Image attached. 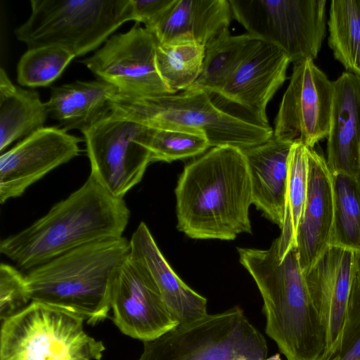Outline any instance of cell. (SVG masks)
<instances>
[{"label":"cell","mask_w":360,"mask_h":360,"mask_svg":"<svg viewBox=\"0 0 360 360\" xmlns=\"http://www.w3.org/2000/svg\"><path fill=\"white\" fill-rule=\"evenodd\" d=\"M112 321L124 335L146 342L179 324L156 289L128 258L113 282Z\"/></svg>","instance_id":"15"},{"label":"cell","mask_w":360,"mask_h":360,"mask_svg":"<svg viewBox=\"0 0 360 360\" xmlns=\"http://www.w3.org/2000/svg\"><path fill=\"white\" fill-rule=\"evenodd\" d=\"M174 0H131L134 21L143 23L147 29L163 16Z\"/></svg>","instance_id":"33"},{"label":"cell","mask_w":360,"mask_h":360,"mask_svg":"<svg viewBox=\"0 0 360 360\" xmlns=\"http://www.w3.org/2000/svg\"><path fill=\"white\" fill-rule=\"evenodd\" d=\"M82 141L63 128L44 127L2 153L1 203L20 196L49 172L78 156Z\"/></svg>","instance_id":"13"},{"label":"cell","mask_w":360,"mask_h":360,"mask_svg":"<svg viewBox=\"0 0 360 360\" xmlns=\"http://www.w3.org/2000/svg\"><path fill=\"white\" fill-rule=\"evenodd\" d=\"M255 38L250 34L231 35L223 30L205 46L201 72L187 89L217 94L250 49Z\"/></svg>","instance_id":"24"},{"label":"cell","mask_w":360,"mask_h":360,"mask_svg":"<svg viewBox=\"0 0 360 360\" xmlns=\"http://www.w3.org/2000/svg\"><path fill=\"white\" fill-rule=\"evenodd\" d=\"M150 127L106 112L82 131L91 175L110 194L123 198L151 162Z\"/></svg>","instance_id":"10"},{"label":"cell","mask_w":360,"mask_h":360,"mask_svg":"<svg viewBox=\"0 0 360 360\" xmlns=\"http://www.w3.org/2000/svg\"><path fill=\"white\" fill-rule=\"evenodd\" d=\"M252 37L282 50L291 63L317 57L326 35L325 0H229Z\"/></svg>","instance_id":"9"},{"label":"cell","mask_w":360,"mask_h":360,"mask_svg":"<svg viewBox=\"0 0 360 360\" xmlns=\"http://www.w3.org/2000/svg\"><path fill=\"white\" fill-rule=\"evenodd\" d=\"M129 241V259L156 289L179 323L208 314L207 299L191 289L174 271L144 222L139 224Z\"/></svg>","instance_id":"17"},{"label":"cell","mask_w":360,"mask_h":360,"mask_svg":"<svg viewBox=\"0 0 360 360\" xmlns=\"http://www.w3.org/2000/svg\"><path fill=\"white\" fill-rule=\"evenodd\" d=\"M290 63L279 48L255 39L245 57L217 95L245 110L250 119L269 126L266 107L285 82Z\"/></svg>","instance_id":"14"},{"label":"cell","mask_w":360,"mask_h":360,"mask_svg":"<svg viewBox=\"0 0 360 360\" xmlns=\"http://www.w3.org/2000/svg\"><path fill=\"white\" fill-rule=\"evenodd\" d=\"M130 211L91 174L64 200L21 231L1 240L0 252L30 270L74 249L122 237Z\"/></svg>","instance_id":"2"},{"label":"cell","mask_w":360,"mask_h":360,"mask_svg":"<svg viewBox=\"0 0 360 360\" xmlns=\"http://www.w3.org/2000/svg\"><path fill=\"white\" fill-rule=\"evenodd\" d=\"M334 205L330 245L360 250V175L332 174Z\"/></svg>","instance_id":"28"},{"label":"cell","mask_w":360,"mask_h":360,"mask_svg":"<svg viewBox=\"0 0 360 360\" xmlns=\"http://www.w3.org/2000/svg\"><path fill=\"white\" fill-rule=\"evenodd\" d=\"M264 360H282L281 355L278 353H276L270 357H267Z\"/></svg>","instance_id":"34"},{"label":"cell","mask_w":360,"mask_h":360,"mask_svg":"<svg viewBox=\"0 0 360 360\" xmlns=\"http://www.w3.org/2000/svg\"><path fill=\"white\" fill-rule=\"evenodd\" d=\"M278 243L277 238L267 250L238 248L240 262L262 295L265 332L286 360H321L326 348L325 330L297 248L281 260Z\"/></svg>","instance_id":"3"},{"label":"cell","mask_w":360,"mask_h":360,"mask_svg":"<svg viewBox=\"0 0 360 360\" xmlns=\"http://www.w3.org/2000/svg\"><path fill=\"white\" fill-rule=\"evenodd\" d=\"M117 89L101 79L75 81L54 86L46 103L49 115L63 129L89 127L108 110V101Z\"/></svg>","instance_id":"22"},{"label":"cell","mask_w":360,"mask_h":360,"mask_svg":"<svg viewBox=\"0 0 360 360\" xmlns=\"http://www.w3.org/2000/svg\"><path fill=\"white\" fill-rule=\"evenodd\" d=\"M292 143L273 136L243 150L249 167L252 204L281 229L285 216L288 158Z\"/></svg>","instance_id":"20"},{"label":"cell","mask_w":360,"mask_h":360,"mask_svg":"<svg viewBox=\"0 0 360 360\" xmlns=\"http://www.w3.org/2000/svg\"><path fill=\"white\" fill-rule=\"evenodd\" d=\"M158 43L153 32L135 22L127 32L110 36L101 49L80 62L120 94H167L170 92L156 66Z\"/></svg>","instance_id":"11"},{"label":"cell","mask_w":360,"mask_h":360,"mask_svg":"<svg viewBox=\"0 0 360 360\" xmlns=\"http://www.w3.org/2000/svg\"><path fill=\"white\" fill-rule=\"evenodd\" d=\"M290 83L274 121L277 139L300 141L309 148L327 138L334 94L333 81L311 58L292 63Z\"/></svg>","instance_id":"12"},{"label":"cell","mask_w":360,"mask_h":360,"mask_svg":"<svg viewBox=\"0 0 360 360\" xmlns=\"http://www.w3.org/2000/svg\"><path fill=\"white\" fill-rule=\"evenodd\" d=\"M358 266L354 251L330 245L304 274L325 330L326 348L321 359L338 348Z\"/></svg>","instance_id":"16"},{"label":"cell","mask_w":360,"mask_h":360,"mask_svg":"<svg viewBox=\"0 0 360 360\" xmlns=\"http://www.w3.org/2000/svg\"><path fill=\"white\" fill-rule=\"evenodd\" d=\"M49 115L37 91L14 84L0 69V151L44 127Z\"/></svg>","instance_id":"23"},{"label":"cell","mask_w":360,"mask_h":360,"mask_svg":"<svg viewBox=\"0 0 360 360\" xmlns=\"http://www.w3.org/2000/svg\"><path fill=\"white\" fill-rule=\"evenodd\" d=\"M321 360H360V273L354 279L340 340L336 350Z\"/></svg>","instance_id":"31"},{"label":"cell","mask_w":360,"mask_h":360,"mask_svg":"<svg viewBox=\"0 0 360 360\" xmlns=\"http://www.w3.org/2000/svg\"><path fill=\"white\" fill-rule=\"evenodd\" d=\"M355 253H356V259L358 270L360 273V250L358 252H355Z\"/></svg>","instance_id":"35"},{"label":"cell","mask_w":360,"mask_h":360,"mask_svg":"<svg viewBox=\"0 0 360 360\" xmlns=\"http://www.w3.org/2000/svg\"><path fill=\"white\" fill-rule=\"evenodd\" d=\"M264 335L238 306L179 323L143 342L138 360H264Z\"/></svg>","instance_id":"7"},{"label":"cell","mask_w":360,"mask_h":360,"mask_svg":"<svg viewBox=\"0 0 360 360\" xmlns=\"http://www.w3.org/2000/svg\"><path fill=\"white\" fill-rule=\"evenodd\" d=\"M232 17L229 0H174L160 20L148 30L159 43L187 35L205 46L229 29Z\"/></svg>","instance_id":"21"},{"label":"cell","mask_w":360,"mask_h":360,"mask_svg":"<svg viewBox=\"0 0 360 360\" xmlns=\"http://www.w3.org/2000/svg\"><path fill=\"white\" fill-rule=\"evenodd\" d=\"M211 148L200 132L150 127L148 148L150 161L171 162L203 154Z\"/></svg>","instance_id":"30"},{"label":"cell","mask_w":360,"mask_h":360,"mask_svg":"<svg viewBox=\"0 0 360 360\" xmlns=\"http://www.w3.org/2000/svg\"><path fill=\"white\" fill-rule=\"evenodd\" d=\"M28 19L15 29L28 49L62 47L75 57L94 51L134 20L131 0H30Z\"/></svg>","instance_id":"6"},{"label":"cell","mask_w":360,"mask_h":360,"mask_svg":"<svg viewBox=\"0 0 360 360\" xmlns=\"http://www.w3.org/2000/svg\"><path fill=\"white\" fill-rule=\"evenodd\" d=\"M334 205L333 176L326 159L308 148L307 193L297 232V251L305 274L330 246Z\"/></svg>","instance_id":"18"},{"label":"cell","mask_w":360,"mask_h":360,"mask_svg":"<svg viewBox=\"0 0 360 360\" xmlns=\"http://www.w3.org/2000/svg\"><path fill=\"white\" fill-rule=\"evenodd\" d=\"M328 44L347 72L360 77L359 0H333L328 20Z\"/></svg>","instance_id":"27"},{"label":"cell","mask_w":360,"mask_h":360,"mask_svg":"<svg viewBox=\"0 0 360 360\" xmlns=\"http://www.w3.org/2000/svg\"><path fill=\"white\" fill-rule=\"evenodd\" d=\"M75 56L53 45L28 49L17 65V81L27 87L48 86L58 79Z\"/></svg>","instance_id":"29"},{"label":"cell","mask_w":360,"mask_h":360,"mask_svg":"<svg viewBox=\"0 0 360 360\" xmlns=\"http://www.w3.org/2000/svg\"><path fill=\"white\" fill-rule=\"evenodd\" d=\"M204 57L205 46L190 36L158 43L156 66L170 94L184 91L195 82L201 72Z\"/></svg>","instance_id":"25"},{"label":"cell","mask_w":360,"mask_h":360,"mask_svg":"<svg viewBox=\"0 0 360 360\" xmlns=\"http://www.w3.org/2000/svg\"><path fill=\"white\" fill-rule=\"evenodd\" d=\"M359 3H360V0H359Z\"/></svg>","instance_id":"36"},{"label":"cell","mask_w":360,"mask_h":360,"mask_svg":"<svg viewBox=\"0 0 360 360\" xmlns=\"http://www.w3.org/2000/svg\"><path fill=\"white\" fill-rule=\"evenodd\" d=\"M112 115L155 129L202 133L211 148L244 150L273 136L274 129L218 107L205 91L132 96L116 92L108 101Z\"/></svg>","instance_id":"5"},{"label":"cell","mask_w":360,"mask_h":360,"mask_svg":"<svg viewBox=\"0 0 360 360\" xmlns=\"http://www.w3.org/2000/svg\"><path fill=\"white\" fill-rule=\"evenodd\" d=\"M31 300L25 275L6 263L0 265V318L1 321L27 306Z\"/></svg>","instance_id":"32"},{"label":"cell","mask_w":360,"mask_h":360,"mask_svg":"<svg viewBox=\"0 0 360 360\" xmlns=\"http://www.w3.org/2000/svg\"><path fill=\"white\" fill-rule=\"evenodd\" d=\"M85 319L31 301L2 321L0 360H100L105 346L84 330Z\"/></svg>","instance_id":"8"},{"label":"cell","mask_w":360,"mask_h":360,"mask_svg":"<svg viewBox=\"0 0 360 360\" xmlns=\"http://www.w3.org/2000/svg\"><path fill=\"white\" fill-rule=\"evenodd\" d=\"M124 237L89 243L28 271L31 301L64 309L95 325L105 319L116 275L129 257Z\"/></svg>","instance_id":"4"},{"label":"cell","mask_w":360,"mask_h":360,"mask_svg":"<svg viewBox=\"0 0 360 360\" xmlns=\"http://www.w3.org/2000/svg\"><path fill=\"white\" fill-rule=\"evenodd\" d=\"M175 195L177 229L191 238L231 240L252 233L251 181L241 149L213 147L188 163Z\"/></svg>","instance_id":"1"},{"label":"cell","mask_w":360,"mask_h":360,"mask_svg":"<svg viewBox=\"0 0 360 360\" xmlns=\"http://www.w3.org/2000/svg\"><path fill=\"white\" fill-rule=\"evenodd\" d=\"M328 167L331 174L360 175V77L345 72L333 81Z\"/></svg>","instance_id":"19"},{"label":"cell","mask_w":360,"mask_h":360,"mask_svg":"<svg viewBox=\"0 0 360 360\" xmlns=\"http://www.w3.org/2000/svg\"><path fill=\"white\" fill-rule=\"evenodd\" d=\"M308 148L300 141L293 142L288 158L285 216L278 237L281 260L291 249L297 248V228L307 193Z\"/></svg>","instance_id":"26"}]
</instances>
